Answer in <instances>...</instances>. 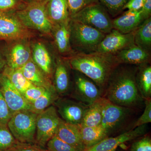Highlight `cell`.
Here are the masks:
<instances>
[{"instance_id": "obj_1", "label": "cell", "mask_w": 151, "mask_h": 151, "mask_svg": "<svg viewBox=\"0 0 151 151\" xmlns=\"http://www.w3.org/2000/svg\"><path fill=\"white\" fill-rule=\"evenodd\" d=\"M138 65L119 64L113 70L103 97L116 105L137 110L144 104L137 85Z\"/></svg>"}, {"instance_id": "obj_2", "label": "cell", "mask_w": 151, "mask_h": 151, "mask_svg": "<svg viewBox=\"0 0 151 151\" xmlns=\"http://www.w3.org/2000/svg\"><path fill=\"white\" fill-rule=\"evenodd\" d=\"M69 64L95 82L103 94L110 76L120 64L114 55L94 52L78 53L69 60Z\"/></svg>"}, {"instance_id": "obj_3", "label": "cell", "mask_w": 151, "mask_h": 151, "mask_svg": "<svg viewBox=\"0 0 151 151\" xmlns=\"http://www.w3.org/2000/svg\"><path fill=\"white\" fill-rule=\"evenodd\" d=\"M103 118L101 125L108 137L125 129L133 120L136 110L111 103L102 97Z\"/></svg>"}, {"instance_id": "obj_4", "label": "cell", "mask_w": 151, "mask_h": 151, "mask_svg": "<svg viewBox=\"0 0 151 151\" xmlns=\"http://www.w3.org/2000/svg\"><path fill=\"white\" fill-rule=\"evenodd\" d=\"M70 42L81 53L96 52L106 34L89 25L70 18Z\"/></svg>"}, {"instance_id": "obj_5", "label": "cell", "mask_w": 151, "mask_h": 151, "mask_svg": "<svg viewBox=\"0 0 151 151\" xmlns=\"http://www.w3.org/2000/svg\"><path fill=\"white\" fill-rule=\"evenodd\" d=\"M37 113L30 110L14 113L8 123V127L17 142L25 144L35 142Z\"/></svg>"}, {"instance_id": "obj_6", "label": "cell", "mask_w": 151, "mask_h": 151, "mask_svg": "<svg viewBox=\"0 0 151 151\" xmlns=\"http://www.w3.org/2000/svg\"><path fill=\"white\" fill-rule=\"evenodd\" d=\"M16 17L27 29L47 35L52 33L53 25L47 15L44 0L28 4L24 9L17 12Z\"/></svg>"}, {"instance_id": "obj_7", "label": "cell", "mask_w": 151, "mask_h": 151, "mask_svg": "<svg viewBox=\"0 0 151 151\" xmlns=\"http://www.w3.org/2000/svg\"><path fill=\"white\" fill-rule=\"evenodd\" d=\"M70 18L81 22L107 34L113 29L112 20L99 2L87 6Z\"/></svg>"}, {"instance_id": "obj_8", "label": "cell", "mask_w": 151, "mask_h": 151, "mask_svg": "<svg viewBox=\"0 0 151 151\" xmlns=\"http://www.w3.org/2000/svg\"><path fill=\"white\" fill-rule=\"evenodd\" d=\"M61 120L56 108L52 105L37 114L35 142L41 147L46 145L47 142L55 135Z\"/></svg>"}, {"instance_id": "obj_9", "label": "cell", "mask_w": 151, "mask_h": 151, "mask_svg": "<svg viewBox=\"0 0 151 151\" xmlns=\"http://www.w3.org/2000/svg\"><path fill=\"white\" fill-rule=\"evenodd\" d=\"M76 71L73 95L76 100L89 106L103 97V92L92 80L83 73Z\"/></svg>"}, {"instance_id": "obj_10", "label": "cell", "mask_w": 151, "mask_h": 151, "mask_svg": "<svg viewBox=\"0 0 151 151\" xmlns=\"http://www.w3.org/2000/svg\"><path fill=\"white\" fill-rule=\"evenodd\" d=\"M147 131V124L139 126L115 137H108L94 145L85 148L82 151H115L124 143L144 136Z\"/></svg>"}, {"instance_id": "obj_11", "label": "cell", "mask_w": 151, "mask_h": 151, "mask_svg": "<svg viewBox=\"0 0 151 151\" xmlns=\"http://www.w3.org/2000/svg\"><path fill=\"white\" fill-rule=\"evenodd\" d=\"M136 30L129 33L124 34L117 30L112 29L101 41L97 46L96 52L114 55L134 44Z\"/></svg>"}, {"instance_id": "obj_12", "label": "cell", "mask_w": 151, "mask_h": 151, "mask_svg": "<svg viewBox=\"0 0 151 151\" xmlns=\"http://www.w3.org/2000/svg\"><path fill=\"white\" fill-rule=\"evenodd\" d=\"M54 103L57 108L58 113L63 121L77 125H81L89 106L77 100L65 98H58Z\"/></svg>"}, {"instance_id": "obj_13", "label": "cell", "mask_w": 151, "mask_h": 151, "mask_svg": "<svg viewBox=\"0 0 151 151\" xmlns=\"http://www.w3.org/2000/svg\"><path fill=\"white\" fill-rule=\"evenodd\" d=\"M0 90L12 115L18 111H31V104L3 73L0 74Z\"/></svg>"}, {"instance_id": "obj_14", "label": "cell", "mask_w": 151, "mask_h": 151, "mask_svg": "<svg viewBox=\"0 0 151 151\" xmlns=\"http://www.w3.org/2000/svg\"><path fill=\"white\" fill-rule=\"evenodd\" d=\"M28 29L16 16L0 12V40L26 39L31 35Z\"/></svg>"}, {"instance_id": "obj_15", "label": "cell", "mask_w": 151, "mask_h": 151, "mask_svg": "<svg viewBox=\"0 0 151 151\" xmlns=\"http://www.w3.org/2000/svg\"><path fill=\"white\" fill-rule=\"evenodd\" d=\"M120 64L140 65L149 63L150 52L135 44L124 49L114 55Z\"/></svg>"}, {"instance_id": "obj_16", "label": "cell", "mask_w": 151, "mask_h": 151, "mask_svg": "<svg viewBox=\"0 0 151 151\" xmlns=\"http://www.w3.org/2000/svg\"><path fill=\"white\" fill-rule=\"evenodd\" d=\"M25 39L19 40L12 47L7 57V66L20 69L32 59L30 49Z\"/></svg>"}, {"instance_id": "obj_17", "label": "cell", "mask_w": 151, "mask_h": 151, "mask_svg": "<svg viewBox=\"0 0 151 151\" xmlns=\"http://www.w3.org/2000/svg\"><path fill=\"white\" fill-rule=\"evenodd\" d=\"M144 21L141 10H128L121 16L112 20L113 28L122 33H129L137 29Z\"/></svg>"}, {"instance_id": "obj_18", "label": "cell", "mask_w": 151, "mask_h": 151, "mask_svg": "<svg viewBox=\"0 0 151 151\" xmlns=\"http://www.w3.org/2000/svg\"><path fill=\"white\" fill-rule=\"evenodd\" d=\"M55 135L61 140L81 151L85 148L81 140L79 125L66 123L62 119Z\"/></svg>"}, {"instance_id": "obj_19", "label": "cell", "mask_w": 151, "mask_h": 151, "mask_svg": "<svg viewBox=\"0 0 151 151\" xmlns=\"http://www.w3.org/2000/svg\"><path fill=\"white\" fill-rule=\"evenodd\" d=\"M47 15L53 25L70 19L67 0H45Z\"/></svg>"}, {"instance_id": "obj_20", "label": "cell", "mask_w": 151, "mask_h": 151, "mask_svg": "<svg viewBox=\"0 0 151 151\" xmlns=\"http://www.w3.org/2000/svg\"><path fill=\"white\" fill-rule=\"evenodd\" d=\"M19 69L25 77L34 86L45 89L54 87L50 78L38 67L32 58Z\"/></svg>"}, {"instance_id": "obj_21", "label": "cell", "mask_w": 151, "mask_h": 151, "mask_svg": "<svg viewBox=\"0 0 151 151\" xmlns=\"http://www.w3.org/2000/svg\"><path fill=\"white\" fill-rule=\"evenodd\" d=\"M32 58L38 67L50 79L53 72L52 60L49 52L43 44L37 42L34 45Z\"/></svg>"}, {"instance_id": "obj_22", "label": "cell", "mask_w": 151, "mask_h": 151, "mask_svg": "<svg viewBox=\"0 0 151 151\" xmlns=\"http://www.w3.org/2000/svg\"><path fill=\"white\" fill-rule=\"evenodd\" d=\"M70 20L53 26L52 33L60 53L66 54L71 50Z\"/></svg>"}, {"instance_id": "obj_23", "label": "cell", "mask_w": 151, "mask_h": 151, "mask_svg": "<svg viewBox=\"0 0 151 151\" xmlns=\"http://www.w3.org/2000/svg\"><path fill=\"white\" fill-rule=\"evenodd\" d=\"M55 89L58 95H65L70 88V73L69 68L65 63L58 60L54 72Z\"/></svg>"}, {"instance_id": "obj_24", "label": "cell", "mask_w": 151, "mask_h": 151, "mask_svg": "<svg viewBox=\"0 0 151 151\" xmlns=\"http://www.w3.org/2000/svg\"><path fill=\"white\" fill-rule=\"evenodd\" d=\"M136 79L144 100L151 98V66L149 63L138 65Z\"/></svg>"}, {"instance_id": "obj_25", "label": "cell", "mask_w": 151, "mask_h": 151, "mask_svg": "<svg viewBox=\"0 0 151 151\" xmlns=\"http://www.w3.org/2000/svg\"><path fill=\"white\" fill-rule=\"evenodd\" d=\"M79 127L81 140L85 148L94 145L108 137L107 133L101 125L94 127L80 125Z\"/></svg>"}, {"instance_id": "obj_26", "label": "cell", "mask_w": 151, "mask_h": 151, "mask_svg": "<svg viewBox=\"0 0 151 151\" xmlns=\"http://www.w3.org/2000/svg\"><path fill=\"white\" fill-rule=\"evenodd\" d=\"M103 118L102 97L89 105L80 126L94 127L101 125Z\"/></svg>"}, {"instance_id": "obj_27", "label": "cell", "mask_w": 151, "mask_h": 151, "mask_svg": "<svg viewBox=\"0 0 151 151\" xmlns=\"http://www.w3.org/2000/svg\"><path fill=\"white\" fill-rule=\"evenodd\" d=\"M134 42L136 45L149 52L151 47V18L145 20L136 30Z\"/></svg>"}, {"instance_id": "obj_28", "label": "cell", "mask_w": 151, "mask_h": 151, "mask_svg": "<svg viewBox=\"0 0 151 151\" xmlns=\"http://www.w3.org/2000/svg\"><path fill=\"white\" fill-rule=\"evenodd\" d=\"M2 73L22 95L28 89L34 86L25 77L19 69H13L7 66Z\"/></svg>"}, {"instance_id": "obj_29", "label": "cell", "mask_w": 151, "mask_h": 151, "mask_svg": "<svg viewBox=\"0 0 151 151\" xmlns=\"http://www.w3.org/2000/svg\"><path fill=\"white\" fill-rule=\"evenodd\" d=\"M58 98L59 95L54 87L46 89L41 97L31 104V111L38 114L51 106Z\"/></svg>"}, {"instance_id": "obj_30", "label": "cell", "mask_w": 151, "mask_h": 151, "mask_svg": "<svg viewBox=\"0 0 151 151\" xmlns=\"http://www.w3.org/2000/svg\"><path fill=\"white\" fill-rule=\"evenodd\" d=\"M17 142L7 125H0V151H8Z\"/></svg>"}, {"instance_id": "obj_31", "label": "cell", "mask_w": 151, "mask_h": 151, "mask_svg": "<svg viewBox=\"0 0 151 151\" xmlns=\"http://www.w3.org/2000/svg\"><path fill=\"white\" fill-rule=\"evenodd\" d=\"M47 151H82L65 142L55 135L46 144Z\"/></svg>"}, {"instance_id": "obj_32", "label": "cell", "mask_w": 151, "mask_h": 151, "mask_svg": "<svg viewBox=\"0 0 151 151\" xmlns=\"http://www.w3.org/2000/svg\"><path fill=\"white\" fill-rule=\"evenodd\" d=\"M129 0H98L103 7L112 15H115L123 10Z\"/></svg>"}, {"instance_id": "obj_33", "label": "cell", "mask_w": 151, "mask_h": 151, "mask_svg": "<svg viewBox=\"0 0 151 151\" xmlns=\"http://www.w3.org/2000/svg\"><path fill=\"white\" fill-rule=\"evenodd\" d=\"M67 2L70 17L87 6L98 1V0H67Z\"/></svg>"}, {"instance_id": "obj_34", "label": "cell", "mask_w": 151, "mask_h": 151, "mask_svg": "<svg viewBox=\"0 0 151 151\" xmlns=\"http://www.w3.org/2000/svg\"><path fill=\"white\" fill-rule=\"evenodd\" d=\"M145 108L143 114L134 122L132 129L146 125L151 122V98L144 100Z\"/></svg>"}, {"instance_id": "obj_35", "label": "cell", "mask_w": 151, "mask_h": 151, "mask_svg": "<svg viewBox=\"0 0 151 151\" xmlns=\"http://www.w3.org/2000/svg\"><path fill=\"white\" fill-rule=\"evenodd\" d=\"M132 144L131 151H151V139L149 136H143Z\"/></svg>"}, {"instance_id": "obj_36", "label": "cell", "mask_w": 151, "mask_h": 151, "mask_svg": "<svg viewBox=\"0 0 151 151\" xmlns=\"http://www.w3.org/2000/svg\"><path fill=\"white\" fill-rule=\"evenodd\" d=\"M46 89L43 87L33 86L28 89L23 94V96L31 104L41 97Z\"/></svg>"}, {"instance_id": "obj_37", "label": "cell", "mask_w": 151, "mask_h": 151, "mask_svg": "<svg viewBox=\"0 0 151 151\" xmlns=\"http://www.w3.org/2000/svg\"><path fill=\"white\" fill-rule=\"evenodd\" d=\"M12 114L0 90V125H7Z\"/></svg>"}, {"instance_id": "obj_38", "label": "cell", "mask_w": 151, "mask_h": 151, "mask_svg": "<svg viewBox=\"0 0 151 151\" xmlns=\"http://www.w3.org/2000/svg\"><path fill=\"white\" fill-rule=\"evenodd\" d=\"M7 151H47L42 149L39 145H33L32 144H25L17 143L12 148Z\"/></svg>"}, {"instance_id": "obj_39", "label": "cell", "mask_w": 151, "mask_h": 151, "mask_svg": "<svg viewBox=\"0 0 151 151\" xmlns=\"http://www.w3.org/2000/svg\"><path fill=\"white\" fill-rule=\"evenodd\" d=\"M146 0H129L124 6L123 10L127 9L128 10L140 11L142 9Z\"/></svg>"}, {"instance_id": "obj_40", "label": "cell", "mask_w": 151, "mask_h": 151, "mask_svg": "<svg viewBox=\"0 0 151 151\" xmlns=\"http://www.w3.org/2000/svg\"><path fill=\"white\" fill-rule=\"evenodd\" d=\"M17 4V0H0V12L13 8Z\"/></svg>"}, {"instance_id": "obj_41", "label": "cell", "mask_w": 151, "mask_h": 151, "mask_svg": "<svg viewBox=\"0 0 151 151\" xmlns=\"http://www.w3.org/2000/svg\"><path fill=\"white\" fill-rule=\"evenodd\" d=\"M143 18L146 20L150 17L151 14V0H146L142 9H141Z\"/></svg>"}, {"instance_id": "obj_42", "label": "cell", "mask_w": 151, "mask_h": 151, "mask_svg": "<svg viewBox=\"0 0 151 151\" xmlns=\"http://www.w3.org/2000/svg\"><path fill=\"white\" fill-rule=\"evenodd\" d=\"M24 1L25 2L28 3V4H29V3L33 2L35 1H42L43 0H22Z\"/></svg>"}, {"instance_id": "obj_43", "label": "cell", "mask_w": 151, "mask_h": 151, "mask_svg": "<svg viewBox=\"0 0 151 151\" xmlns=\"http://www.w3.org/2000/svg\"><path fill=\"white\" fill-rule=\"evenodd\" d=\"M4 62L1 59V58L0 57V71H1V70L2 68H3V67H4Z\"/></svg>"}, {"instance_id": "obj_44", "label": "cell", "mask_w": 151, "mask_h": 151, "mask_svg": "<svg viewBox=\"0 0 151 151\" xmlns=\"http://www.w3.org/2000/svg\"><path fill=\"white\" fill-rule=\"evenodd\" d=\"M44 1H45V0H44Z\"/></svg>"}, {"instance_id": "obj_45", "label": "cell", "mask_w": 151, "mask_h": 151, "mask_svg": "<svg viewBox=\"0 0 151 151\" xmlns=\"http://www.w3.org/2000/svg\"></svg>"}]
</instances>
